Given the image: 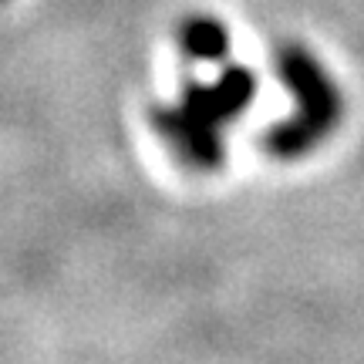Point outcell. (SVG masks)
<instances>
[{
    "mask_svg": "<svg viewBox=\"0 0 364 364\" xmlns=\"http://www.w3.org/2000/svg\"><path fill=\"white\" fill-rule=\"evenodd\" d=\"M250 91L253 81L247 71L230 68L216 85H193L179 108H156L152 125L189 166H216L220 162L216 125L247 105Z\"/></svg>",
    "mask_w": 364,
    "mask_h": 364,
    "instance_id": "6da1fadb",
    "label": "cell"
},
{
    "mask_svg": "<svg viewBox=\"0 0 364 364\" xmlns=\"http://www.w3.org/2000/svg\"><path fill=\"white\" fill-rule=\"evenodd\" d=\"M179 44L189 58L216 61V58H223V51H226V31H223L216 21H209V17H193V21L182 24Z\"/></svg>",
    "mask_w": 364,
    "mask_h": 364,
    "instance_id": "7a4b0ae2",
    "label": "cell"
}]
</instances>
